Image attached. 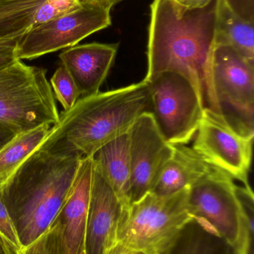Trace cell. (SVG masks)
Instances as JSON below:
<instances>
[{
    "mask_svg": "<svg viewBox=\"0 0 254 254\" xmlns=\"http://www.w3.org/2000/svg\"><path fill=\"white\" fill-rule=\"evenodd\" d=\"M217 5L213 0L202 8L186 10L172 0L152 1L144 80L177 73L193 86L204 109L222 115L212 78Z\"/></svg>",
    "mask_w": 254,
    "mask_h": 254,
    "instance_id": "6da1fadb",
    "label": "cell"
},
{
    "mask_svg": "<svg viewBox=\"0 0 254 254\" xmlns=\"http://www.w3.org/2000/svg\"><path fill=\"white\" fill-rule=\"evenodd\" d=\"M152 112L145 81L79 98L51 127L37 150L59 156L92 157L106 143L129 131L143 113Z\"/></svg>",
    "mask_w": 254,
    "mask_h": 254,
    "instance_id": "7a4b0ae2",
    "label": "cell"
},
{
    "mask_svg": "<svg viewBox=\"0 0 254 254\" xmlns=\"http://www.w3.org/2000/svg\"><path fill=\"white\" fill-rule=\"evenodd\" d=\"M82 158L36 150L1 187L22 249L53 225L70 193Z\"/></svg>",
    "mask_w": 254,
    "mask_h": 254,
    "instance_id": "3957f363",
    "label": "cell"
},
{
    "mask_svg": "<svg viewBox=\"0 0 254 254\" xmlns=\"http://www.w3.org/2000/svg\"><path fill=\"white\" fill-rule=\"evenodd\" d=\"M188 206L194 221L223 239L235 254H249L253 231L254 192L214 167L189 187Z\"/></svg>",
    "mask_w": 254,
    "mask_h": 254,
    "instance_id": "277c9868",
    "label": "cell"
},
{
    "mask_svg": "<svg viewBox=\"0 0 254 254\" xmlns=\"http://www.w3.org/2000/svg\"><path fill=\"white\" fill-rule=\"evenodd\" d=\"M189 187L169 195L149 192L121 206L116 241L145 254H171L194 222L188 206Z\"/></svg>",
    "mask_w": 254,
    "mask_h": 254,
    "instance_id": "5b68a950",
    "label": "cell"
},
{
    "mask_svg": "<svg viewBox=\"0 0 254 254\" xmlns=\"http://www.w3.org/2000/svg\"><path fill=\"white\" fill-rule=\"evenodd\" d=\"M47 70L16 60L0 68V125L16 134L58 122Z\"/></svg>",
    "mask_w": 254,
    "mask_h": 254,
    "instance_id": "8992f818",
    "label": "cell"
},
{
    "mask_svg": "<svg viewBox=\"0 0 254 254\" xmlns=\"http://www.w3.org/2000/svg\"><path fill=\"white\" fill-rule=\"evenodd\" d=\"M148 83L151 113L161 134L170 144L187 145L196 134L204 110L193 86L174 72L158 74Z\"/></svg>",
    "mask_w": 254,
    "mask_h": 254,
    "instance_id": "52a82bcc",
    "label": "cell"
},
{
    "mask_svg": "<svg viewBox=\"0 0 254 254\" xmlns=\"http://www.w3.org/2000/svg\"><path fill=\"white\" fill-rule=\"evenodd\" d=\"M212 78L222 115L239 131L254 136V65L231 46L218 45Z\"/></svg>",
    "mask_w": 254,
    "mask_h": 254,
    "instance_id": "ba28073f",
    "label": "cell"
},
{
    "mask_svg": "<svg viewBox=\"0 0 254 254\" xmlns=\"http://www.w3.org/2000/svg\"><path fill=\"white\" fill-rule=\"evenodd\" d=\"M109 7L82 4L64 16L31 28L18 41V60H34L73 47L91 34L111 25Z\"/></svg>",
    "mask_w": 254,
    "mask_h": 254,
    "instance_id": "9c48e42d",
    "label": "cell"
},
{
    "mask_svg": "<svg viewBox=\"0 0 254 254\" xmlns=\"http://www.w3.org/2000/svg\"><path fill=\"white\" fill-rule=\"evenodd\" d=\"M192 148L210 165L249 185L254 136L235 128L223 115L204 108Z\"/></svg>",
    "mask_w": 254,
    "mask_h": 254,
    "instance_id": "30bf717a",
    "label": "cell"
},
{
    "mask_svg": "<svg viewBox=\"0 0 254 254\" xmlns=\"http://www.w3.org/2000/svg\"><path fill=\"white\" fill-rule=\"evenodd\" d=\"M130 202L152 192L167 163L174 145L164 138L151 112L143 113L129 131Z\"/></svg>",
    "mask_w": 254,
    "mask_h": 254,
    "instance_id": "8fae6325",
    "label": "cell"
},
{
    "mask_svg": "<svg viewBox=\"0 0 254 254\" xmlns=\"http://www.w3.org/2000/svg\"><path fill=\"white\" fill-rule=\"evenodd\" d=\"M92 173V157H84L70 193L53 223L58 227L67 254H79L85 249Z\"/></svg>",
    "mask_w": 254,
    "mask_h": 254,
    "instance_id": "7c38bea8",
    "label": "cell"
},
{
    "mask_svg": "<svg viewBox=\"0 0 254 254\" xmlns=\"http://www.w3.org/2000/svg\"><path fill=\"white\" fill-rule=\"evenodd\" d=\"M120 201L93 162L90 202L85 236L86 254H103L116 243Z\"/></svg>",
    "mask_w": 254,
    "mask_h": 254,
    "instance_id": "4fadbf2b",
    "label": "cell"
},
{
    "mask_svg": "<svg viewBox=\"0 0 254 254\" xmlns=\"http://www.w3.org/2000/svg\"><path fill=\"white\" fill-rule=\"evenodd\" d=\"M119 44L92 43L76 45L61 52V64L73 77L82 97L95 95L105 80Z\"/></svg>",
    "mask_w": 254,
    "mask_h": 254,
    "instance_id": "5bb4252c",
    "label": "cell"
},
{
    "mask_svg": "<svg viewBox=\"0 0 254 254\" xmlns=\"http://www.w3.org/2000/svg\"><path fill=\"white\" fill-rule=\"evenodd\" d=\"M215 167L206 162L192 147L174 145V152L152 192L169 195L192 186Z\"/></svg>",
    "mask_w": 254,
    "mask_h": 254,
    "instance_id": "9a60e30c",
    "label": "cell"
},
{
    "mask_svg": "<svg viewBox=\"0 0 254 254\" xmlns=\"http://www.w3.org/2000/svg\"><path fill=\"white\" fill-rule=\"evenodd\" d=\"M94 164L110 185L122 205L130 203L128 132L100 148L92 157Z\"/></svg>",
    "mask_w": 254,
    "mask_h": 254,
    "instance_id": "2e32d148",
    "label": "cell"
},
{
    "mask_svg": "<svg viewBox=\"0 0 254 254\" xmlns=\"http://www.w3.org/2000/svg\"><path fill=\"white\" fill-rule=\"evenodd\" d=\"M231 46L254 65V24L231 11L224 0H218L216 46Z\"/></svg>",
    "mask_w": 254,
    "mask_h": 254,
    "instance_id": "e0dca14e",
    "label": "cell"
},
{
    "mask_svg": "<svg viewBox=\"0 0 254 254\" xmlns=\"http://www.w3.org/2000/svg\"><path fill=\"white\" fill-rule=\"evenodd\" d=\"M51 125H42L15 134L0 148V189L49 134Z\"/></svg>",
    "mask_w": 254,
    "mask_h": 254,
    "instance_id": "ac0fdd59",
    "label": "cell"
},
{
    "mask_svg": "<svg viewBox=\"0 0 254 254\" xmlns=\"http://www.w3.org/2000/svg\"><path fill=\"white\" fill-rule=\"evenodd\" d=\"M46 0H0V44L20 40Z\"/></svg>",
    "mask_w": 254,
    "mask_h": 254,
    "instance_id": "d6986e66",
    "label": "cell"
},
{
    "mask_svg": "<svg viewBox=\"0 0 254 254\" xmlns=\"http://www.w3.org/2000/svg\"><path fill=\"white\" fill-rule=\"evenodd\" d=\"M51 87L64 111L70 110L79 99L77 86L67 68L61 64L51 77Z\"/></svg>",
    "mask_w": 254,
    "mask_h": 254,
    "instance_id": "ffe728a7",
    "label": "cell"
},
{
    "mask_svg": "<svg viewBox=\"0 0 254 254\" xmlns=\"http://www.w3.org/2000/svg\"><path fill=\"white\" fill-rule=\"evenodd\" d=\"M22 254H67L58 227L53 224L43 235L22 249Z\"/></svg>",
    "mask_w": 254,
    "mask_h": 254,
    "instance_id": "44dd1931",
    "label": "cell"
},
{
    "mask_svg": "<svg viewBox=\"0 0 254 254\" xmlns=\"http://www.w3.org/2000/svg\"><path fill=\"white\" fill-rule=\"evenodd\" d=\"M81 6L77 0H46L36 12L31 28L64 16Z\"/></svg>",
    "mask_w": 254,
    "mask_h": 254,
    "instance_id": "7402d4cb",
    "label": "cell"
},
{
    "mask_svg": "<svg viewBox=\"0 0 254 254\" xmlns=\"http://www.w3.org/2000/svg\"><path fill=\"white\" fill-rule=\"evenodd\" d=\"M0 235L18 249H22L13 219L3 199L0 189Z\"/></svg>",
    "mask_w": 254,
    "mask_h": 254,
    "instance_id": "603a6c76",
    "label": "cell"
},
{
    "mask_svg": "<svg viewBox=\"0 0 254 254\" xmlns=\"http://www.w3.org/2000/svg\"><path fill=\"white\" fill-rule=\"evenodd\" d=\"M228 8L236 15L254 24V0H224Z\"/></svg>",
    "mask_w": 254,
    "mask_h": 254,
    "instance_id": "cb8c5ba5",
    "label": "cell"
},
{
    "mask_svg": "<svg viewBox=\"0 0 254 254\" xmlns=\"http://www.w3.org/2000/svg\"><path fill=\"white\" fill-rule=\"evenodd\" d=\"M19 40L0 44V68L18 60L16 57V48Z\"/></svg>",
    "mask_w": 254,
    "mask_h": 254,
    "instance_id": "d4e9b609",
    "label": "cell"
},
{
    "mask_svg": "<svg viewBox=\"0 0 254 254\" xmlns=\"http://www.w3.org/2000/svg\"><path fill=\"white\" fill-rule=\"evenodd\" d=\"M210 249L201 239L189 240L177 254H210Z\"/></svg>",
    "mask_w": 254,
    "mask_h": 254,
    "instance_id": "484cf974",
    "label": "cell"
},
{
    "mask_svg": "<svg viewBox=\"0 0 254 254\" xmlns=\"http://www.w3.org/2000/svg\"><path fill=\"white\" fill-rule=\"evenodd\" d=\"M178 7L186 10L202 8L210 4L213 0H172Z\"/></svg>",
    "mask_w": 254,
    "mask_h": 254,
    "instance_id": "4316f807",
    "label": "cell"
},
{
    "mask_svg": "<svg viewBox=\"0 0 254 254\" xmlns=\"http://www.w3.org/2000/svg\"><path fill=\"white\" fill-rule=\"evenodd\" d=\"M103 254H145L116 242Z\"/></svg>",
    "mask_w": 254,
    "mask_h": 254,
    "instance_id": "83f0119b",
    "label": "cell"
},
{
    "mask_svg": "<svg viewBox=\"0 0 254 254\" xmlns=\"http://www.w3.org/2000/svg\"><path fill=\"white\" fill-rule=\"evenodd\" d=\"M81 4H90V5L102 6L111 9L115 4L122 0H77Z\"/></svg>",
    "mask_w": 254,
    "mask_h": 254,
    "instance_id": "f1b7e54d",
    "label": "cell"
},
{
    "mask_svg": "<svg viewBox=\"0 0 254 254\" xmlns=\"http://www.w3.org/2000/svg\"><path fill=\"white\" fill-rule=\"evenodd\" d=\"M15 134L16 133L14 131L7 127L0 125V148L10 140Z\"/></svg>",
    "mask_w": 254,
    "mask_h": 254,
    "instance_id": "f546056e",
    "label": "cell"
},
{
    "mask_svg": "<svg viewBox=\"0 0 254 254\" xmlns=\"http://www.w3.org/2000/svg\"><path fill=\"white\" fill-rule=\"evenodd\" d=\"M79 254H86V252H85V249H83V250L82 251V252L79 253Z\"/></svg>",
    "mask_w": 254,
    "mask_h": 254,
    "instance_id": "4dcf8cb0",
    "label": "cell"
}]
</instances>
